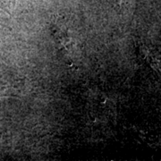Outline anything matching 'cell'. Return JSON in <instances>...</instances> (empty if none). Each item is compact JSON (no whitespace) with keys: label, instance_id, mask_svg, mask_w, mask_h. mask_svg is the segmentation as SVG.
Wrapping results in <instances>:
<instances>
[{"label":"cell","instance_id":"1","mask_svg":"<svg viewBox=\"0 0 161 161\" xmlns=\"http://www.w3.org/2000/svg\"><path fill=\"white\" fill-rule=\"evenodd\" d=\"M53 35L59 51L65 58L74 57V52L76 49V47L75 40L70 36L69 31L67 30L63 31L61 27H57L53 30Z\"/></svg>","mask_w":161,"mask_h":161},{"label":"cell","instance_id":"2","mask_svg":"<svg viewBox=\"0 0 161 161\" xmlns=\"http://www.w3.org/2000/svg\"><path fill=\"white\" fill-rule=\"evenodd\" d=\"M7 1H9V0H3V2H4V3H6V4H7ZM0 2L2 3V0H0Z\"/></svg>","mask_w":161,"mask_h":161}]
</instances>
